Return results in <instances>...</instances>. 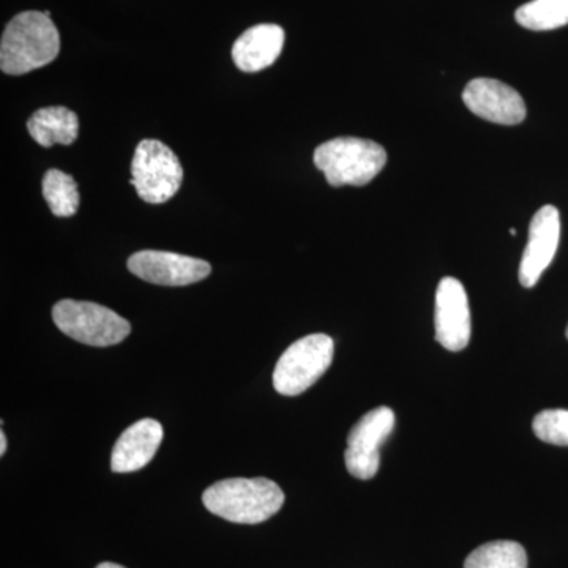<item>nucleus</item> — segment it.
I'll return each mask as SVG.
<instances>
[{"label": "nucleus", "mask_w": 568, "mask_h": 568, "mask_svg": "<svg viewBox=\"0 0 568 568\" xmlns=\"http://www.w3.org/2000/svg\"><path fill=\"white\" fill-rule=\"evenodd\" d=\"M97 568H125V567L119 566V564H114V562H103V564H100V566H97Z\"/></svg>", "instance_id": "aec40b11"}, {"label": "nucleus", "mask_w": 568, "mask_h": 568, "mask_svg": "<svg viewBox=\"0 0 568 568\" xmlns=\"http://www.w3.org/2000/svg\"><path fill=\"white\" fill-rule=\"evenodd\" d=\"M515 18L529 31H555L568 24V0H532L519 7Z\"/></svg>", "instance_id": "dca6fc26"}, {"label": "nucleus", "mask_w": 568, "mask_h": 568, "mask_svg": "<svg viewBox=\"0 0 568 568\" xmlns=\"http://www.w3.org/2000/svg\"><path fill=\"white\" fill-rule=\"evenodd\" d=\"M129 271L144 282L159 286H189L211 275L207 261L156 250H142L129 260Z\"/></svg>", "instance_id": "6e6552de"}, {"label": "nucleus", "mask_w": 568, "mask_h": 568, "mask_svg": "<svg viewBox=\"0 0 568 568\" xmlns=\"http://www.w3.org/2000/svg\"><path fill=\"white\" fill-rule=\"evenodd\" d=\"M52 320L59 331L82 345L106 347L122 343L132 332V324L121 315L93 302H58Z\"/></svg>", "instance_id": "20e7f679"}, {"label": "nucleus", "mask_w": 568, "mask_h": 568, "mask_svg": "<svg viewBox=\"0 0 568 568\" xmlns=\"http://www.w3.org/2000/svg\"><path fill=\"white\" fill-rule=\"evenodd\" d=\"M510 234H511V235H517V230H514V227H511V230H510Z\"/></svg>", "instance_id": "412c9836"}, {"label": "nucleus", "mask_w": 568, "mask_h": 568, "mask_svg": "<svg viewBox=\"0 0 568 568\" xmlns=\"http://www.w3.org/2000/svg\"><path fill=\"white\" fill-rule=\"evenodd\" d=\"M463 102L473 114L499 125H518L528 114L525 100L514 88L489 78L470 81Z\"/></svg>", "instance_id": "9d476101"}, {"label": "nucleus", "mask_w": 568, "mask_h": 568, "mask_svg": "<svg viewBox=\"0 0 568 568\" xmlns=\"http://www.w3.org/2000/svg\"><path fill=\"white\" fill-rule=\"evenodd\" d=\"M163 440V426L153 418H142L125 429L112 448V473L140 470L155 457Z\"/></svg>", "instance_id": "f8f14e48"}, {"label": "nucleus", "mask_w": 568, "mask_h": 568, "mask_svg": "<svg viewBox=\"0 0 568 568\" xmlns=\"http://www.w3.org/2000/svg\"><path fill=\"white\" fill-rule=\"evenodd\" d=\"M7 450V437L6 433H0V455H6Z\"/></svg>", "instance_id": "6ab92c4d"}, {"label": "nucleus", "mask_w": 568, "mask_h": 568, "mask_svg": "<svg viewBox=\"0 0 568 568\" xmlns=\"http://www.w3.org/2000/svg\"><path fill=\"white\" fill-rule=\"evenodd\" d=\"M28 130L32 140L43 148L50 149L54 144L70 145L77 141L80 121L69 108H41L29 119Z\"/></svg>", "instance_id": "4468645a"}, {"label": "nucleus", "mask_w": 568, "mask_h": 568, "mask_svg": "<svg viewBox=\"0 0 568 568\" xmlns=\"http://www.w3.org/2000/svg\"><path fill=\"white\" fill-rule=\"evenodd\" d=\"M560 241V215L555 205H544L534 215L529 241L519 264L518 278L523 287H534L555 260Z\"/></svg>", "instance_id": "9b49d317"}, {"label": "nucleus", "mask_w": 568, "mask_h": 568, "mask_svg": "<svg viewBox=\"0 0 568 568\" xmlns=\"http://www.w3.org/2000/svg\"><path fill=\"white\" fill-rule=\"evenodd\" d=\"M313 162L323 171L328 185L364 186L384 170L387 152L375 141L343 136L321 144Z\"/></svg>", "instance_id": "7ed1b4c3"}, {"label": "nucleus", "mask_w": 568, "mask_h": 568, "mask_svg": "<svg viewBox=\"0 0 568 568\" xmlns=\"http://www.w3.org/2000/svg\"><path fill=\"white\" fill-rule=\"evenodd\" d=\"M43 196L52 215L59 219L73 216L80 207V192L71 175L59 170H50L43 178Z\"/></svg>", "instance_id": "f3484780"}, {"label": "nucleus", "mask_w": 568, "mask_h": 568, "mask_svg": "<svg viewBox=\"0 0 568 568\" xmlns=\"http://www.w3.org/2000/svg\"><path fill=\"white\" fill-rule=\"evenodd\" d=\"M334 353L335 343L328 335L313 334L297 339L275 366V390L286 396L304 394L327 372Z\"/></svg>", "instance_id": "39448f33"}, {"label": "nucleus", "mask_w": 568, "mask_h": 568, "mask_svg": "<svg viewBox=\"0 0 568 568\" xmlns=\"http://www.w3.org/2000/svg\"><path fill=\"white\" fill-rule=\"evenodd\" d=\"M61 51L58 28L43 11H22L7 24L0 41V69L11 77L54 61Z\"/></svg>", "instance_id": "f257e3e1"}, {"label": "nucleus", "mask_w": 568, "mask_h": 568, "mask_svg": "<svg viewBox=\"0 0 568 568\" xmlns=\"http://www.w3.org/2000/svg\"><path fill=\"white\" fill-rule=\"evenodd\" d=\"M436 339L452 353H459L470 342L469 301L465 286L454 276L440 280L436 290Z\"/></svg>", "instance_id": "1a4fd4ad"}, {"label": "nucleus", "mask_w": 568, "mask_h": 568, "mask_svg": "<svg viewBox=\"0 0 568 568\" xmlns=\"http://www.w3.org/2000/svg\"><path fill=\"white\" fill-rule=\"evenodd\" d=\"M284 31L276 24H257L239 37L233 47L235 67L245 73H256L274 65L282 54Z\"/></svg>", "instance_id": "ddd939ff"}, {"label": "nucleus", "mask_w": 568, "mask_h": 568, "mask_svg": "<svg viewBox=\"0 0 568 568\" xmlns=\"http://www.w3.org/2000/svg\"><path fill=\"white\" fill-rule=\"evenodd\" d=\"M465 568H528V555L517 541H489L467 556Z\"/></svg>", "instance_id": "2eb2a0df"}, {"label": "nucleus", "mask_w": 568, "mask_h": 568, "mask_svg": "<svg viewBox=\"0 0 568 568\" xmlns=\"http://www.w3.org/2000/svg\"><path fill=\"white\" fill-rule=\"evenodd\" d=\"M203 503L211 514L226 521L260 525L278 514L284 493L268 478H226L205 489Z\"/></svg>", "instance_id": "f03ea898"}, {"label": "nucleus", "mask_w": 568, "mask_h": 568, "mask_svg": "<svg viewBox=\"0 0 568 568\" xmlns=\"http://www.w3.org/2000/svg\"><path fill=\"white\" fill-rule=\"evenodd\" d=\"M567 338H568V325H567V332H566Z\"/></svg>", "instance_id": "4be33fe9"}, {"label": "nucleus", "mask_w": 568, "mask_h": 568, "mask_svg": "<svg viewBox=\"0 0 568 568\" xmlns=\"http://www.w3.org/2000/svg\"><path fill=\"white\" fill-rule=\"evenodd\" d=\"M395 428L390 407L379 406L366 413L351 429L345 452L346 469L351 476L369 480L379 470V448Z\"/></svg>", "instance_id": "0eeeda50"}, {"label": "nucleus", "mask_w": 568, "mask_h": 568, "mask_svg": "<svg viewBox=\"0 0 568 568\" xmlns=\"http://www.w3.org/2000/svg\"><path fill=\"white\" fill-rule=\"evenodd\" d=\"M132 175L130 183L142 201L164 204L181 189L183 168L178 155L162 141L144 140L134 151Z\"/></svg>", "instance_id": "423d86ee"}, {"label": "nucleus", "mask_w": 568, "mask_h": 568, "mask_svg": "<svg viewBox=\"0 0 568 568\" xmlns=\"http://www.w3.org/2000/svg\"><path fill=\"white\" fill-rule=\"evenodd\" d=\"M538 439L552 446H568V410L547 409L537 414L532 422Z\"/></svg>", "instance_id": "a211bd4d"}]
</instances>
